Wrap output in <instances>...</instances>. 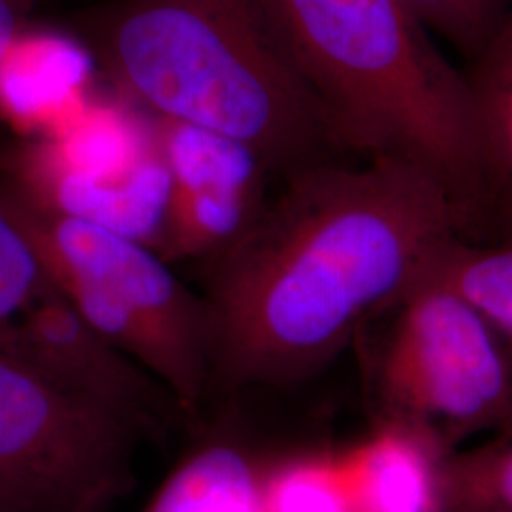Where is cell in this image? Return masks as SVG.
Here are the masks:
<instances>
[{
	"label": "cell",
	"instance_id": "cell-3",
	"mask_svg": "<svg viewBox=\"0 0 512 512\" xmlns=\"http://www.w3.org/2000/svg\"><path fill=\"white\" fill-rule=\"evenodd\" d=\"M105 71L158 118L211 129L289 177L338 147L264 0H114L88 19Z\"/></svg>",
	"mask_w": 512,
	"mask_h": 512
},
{
	"label": "cell",
	"instance_id": "cell-10",
	"mask_svg": "<svg viewBox=\"0 0 512 512\" xmlns=\"http://www.w3.org/2000/svg\"><path fill=\"white\" fill-rule=\"evenodd\" d=\"M492 327L512 365V230L495 238L459 236L431 270Z\"/></svg>",
	"mask_w": 512,
	"mask_h": 512
},
{
	"label": "cell",
	"instance_id": "cell-7",
	"mask_svg": "<svg viewBox=\"0 0 512 512\" xmlns=\"http://www.w3.org/2000/svg\"><path fill=\"white\" fill-rule=\"evenodd\" d=\"M0 349L124 421L137 435L164 421L171 393L74 310L54 281Z\"/></svg>",
	"mask_w": 512,
	"mask_h": 512
},
{
	"label": "cell",
	"instance_id": "cell-16",
	"mask_svg": "<svg viewBox=\"0 0 512 512\" xmlns=\"http://www.w3.org/2000/svg\"><path fill=\"white\" fill-rule=\"evenodd\" d=\"M431 35L476 59L511 14L512 0H404Z\"/></svg>",
	"mask_w": 512,
	"mask_h": 512
},
{
	"label": "cell",
	"instance_id": "cell-4",
	"mask_svg": "<svg viewBox=\"0 0 512 512\" xmlns=\"http://www.w3.org/2000/svg\"><path fill=\"white\" fill-rule=\"evenodd\" d=\"M0 186L74 310L145 366L183 408L198 406L211 378L205 300L145 243L44 211L2 177Z\"/></svg>",
	"mask_w": 512,
	"mask_h": 512
},
{
	"label": "cell",
	"instance_id": "cell-14",
	"mask_svg": "<svg viewBox=\"0 0 512 512\" xmlns=\"http://www.w3.org/2000/svg\"><path fill=\"white\" fill-rule=\"evenodd\" d=\"M50 285L42 256L0 186V346Z\"/></svg>",
	"mask_w": 512,
	"mask_h": 512
},
{
	"label": "cell",
	"instance_id": "cell-15",
	"mask_svg": "<svg viewBox=\"0 0 512 512\" xmlns=\"http://www.w3.org/2000/svg\"><path fill=\"white\" fill-rule=\"evenodd\" d=\"M442 478L444 495L467 511H512V435L459 458Z\"/></svg>",
	"mask_w": 512,
	"mask_h": 512
},
{
	"label": "cell",
	"instance_id": "cell-18",
	"mask_svg": "<svg viewBox=\"0 0 512 512\" xmlns=\"http://www.w3.org/2000/svg\"><path fill=\"white\" fill-rule=\"evenodd\" d=\"M486 512H512V511H486Z\"/></svg>",
	"mask_w": 512,
	"mask_h": 512
},
{
	"label": "cell",
	"instance_id": "cell-6",
	"mask_svg": "<svg viewBox=\"0 0 512 512\" xmlns=\"http://www.w3.org/2000/svg\"><path fill=\"white\" fill-rule=\"evenodd\" d=\"M378 378L385 401L408 421L463 433L512 403V365L482 315L435 275L389 308Z\"/></svg>",
	"mask_w": 512,
	"mask_h": 512
},
{
	"label": "cell",
	"instance_id": "cell-8",
	"mask_svg": "<svg viewBox=\"0 0 512 512\" xmlns=\"http://www.w3.org/2000/svg\"><path fill=\"white\" fill-rule=\"evenodd\" d=\"M0 177L44 211L156 245L169 181L152 145L131 165L103 169L54 139L23 141L0 152Z\"/></svg>",
	"mask_w": 512,
	"mask_h": 512
},
{
	"label": "cell",
	"instance_id": "cell-2",
	"mask_svg": "<svg viewBox=\"0 0 512 512\" xmlns=\"http://www.w3.org/2000/svg\"><path fill=\"white\" fill-rule=\"evenodd\" d=\"M264 2L338 147L425 169L458 203L469 236H486L511 211L467 74L404 0Z\"/></svg>",
	"mask_w": 512,
	"mask_h": 512
},
{
	"label": "cell",
	"instance_id": "cell-17",
	"mask_svg": "<svg viewBox=\"0 0 512 512\" xmlns=\"http://www.w3.org/2000/svg\"><path fill=\"white\" fill-rule=\"evenodd\" d=\"M37 0H0V82L4 71L25 37Z\"/></svg>",
	"mask_w": 512,
	"mask_h": 512
},
{
	"label": "cell",
	"instance_id": "cell-1",
	"mask_svg": "<svg viewBox=\"0 0 512 512\" xmlns=\"http://www.w3.org/2000/svg\"><path fill=\"white\" fill-rule=\"evenodd\" d=\"M285 179L211 275L209 372L230 387L294 382L327 365L469 236L450 192L399 158L323 160Z\"/></svg>",
	"mask_w": 512,
	"mask_h": 512
},
{
	"label": "cell",
	"instance_id": "cell-5",
	"mask_svg": "<svg viewBox=\"0 0 512 512\" xmlns=\"http://www.w3.org/2000/svg\"><path fill=\"white\" fill-rule=\"evenodd\" d=\"M124 421L0 349V512H103L128 490Z\"/></svg>",
	"mask_w": 512,
	"mask_h": 512
},
{
	"label": "cell",
	"instance_id": "cell-9",
	"mask_svg": "<svg viewBox=\"0 0 512 512\" xmlns=\"http://www.w3.org/2000/svg\"><path fill=\"white\" fill-rule=\"evenodd\" d=\"M355 512H439L444 478L418 431L387 429L340 458Z\"/></svg>",
	"mask_w": 512,
	"mask_h": 512
},
{
	"label": "cell",
	"instance_id": "cell-12",
	"mask_svg": "<svg viewBox=\"0 0 512 512\" xmlns=\"http://www.w3.org/2000/svg\"><path fill=\"white\" fill-rule=\"evenodd\" d=\"M469 74L478 124L495 177L512 202V12Z\"/></svg>",
	"mask_w": 512,
	"mask_h": 512
},
{
	"label": "cell",
	"instance_id": "cell-13",
	"mask_svg": "<svg viewBox=\"0 0 512 512\" xmlns=\"http://www.w3.org/2000/svg\"><path fill=\"white\" fill-rule=\"evenodd\" d=\"M264 512H355L338 458L296 459L260 480Z\"/></svg>",
	"mask_w": 512,
	"mask_h": 512
},
{
	"label": "cell",
	"instance_id": "cell-11",
	"mask_svg": "<svg viewBox=\"0 0 512 512\" xmlns=\"http://www.w3.org/2000/svg\"><path fill=\"white\" fill-rule=\"evenodd\" d=\"M147 512H264L260 478L236 450L207 448L173 473Z\"/></svg>",
	"mask_w": 512,
	"mask_h": 512
}]
</instances>
